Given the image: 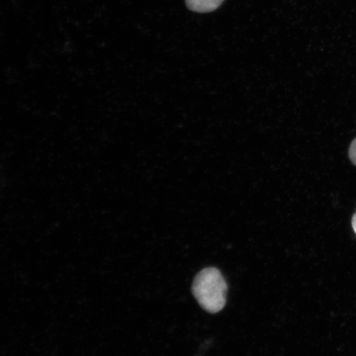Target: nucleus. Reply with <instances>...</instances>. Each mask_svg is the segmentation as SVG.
Listing matches in <instances>:
<instances>
[{"mask_svg": "<svg viewBox=\"0 0 356 356\" xmlns=\"http://www.w3.org/2000/svg\"><path fill=\"white\" fill-rule=\"evenodd\" d=\"M224 0H186L190 10L197 13H209L217 10Z\"/></svg>", "mask_w": 356, "mask_h": 356, "instance_id": "2", "label": "nucleus"}, {"mask_svg": "<svg viewBox=\"0 0 356 356\" xmlns=\"http://www.w3.org/2000/svg\"><path fill=\"white\" fill-rule=\"evenodd\" d=\"M353 229L356 234V213H355V215L353 218Z\"/></svg>", "mask_w": 356, "mask_h": 356, "instance_id": "4", "label": "nucleus"}, {"mask_svg": "<svg viewBox=\"0 0 356 356\" xmlns=\"http://www.w3.org/2000/svg\"><path fill=\"white\" fill-rule=\"evenodd\" d=\"M228 286L220 271L207 267L195 275L193 293L202 308L208 313L217 314L225 308Z\"/></svg>", "mask_w": 356, "mask_h": 356, "instance_id": "1", "label": "nucleus"}, {"mask_svg": "<svg viewBox=\"0 0 356 356\" xmlns=\"http://www.w3.org/2000/svg\"><path fill=\"white\" fill-rule=\"evenodd\" d=\"M349 158L351 163H353L354 165L356 166V138L353 141V143H351L350 145Z\"/></svg>", "mask_w": 356, "mask_h": 356, "instance_id": "3", "label": "nucleus"}]
</instances>
